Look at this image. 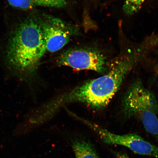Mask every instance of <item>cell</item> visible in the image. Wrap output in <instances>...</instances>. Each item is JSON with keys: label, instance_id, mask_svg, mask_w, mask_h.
I'll use <instances>...</instances> for the list:
<instances>
[{"label": "cell", "instance_id": "cell-8", "mask_svg": "<svg viewBox=\"0 0 158 158\" xmlns=\"http://www.w3.org/2000/svg\"><path fill=\"white\" fill-rule=\"evenodd\" d=\"M145 0H126L123 6L124 13L128 15H133L141 8Z\"/></svg>", "mask_w": 158, "mask_h": 158}, {"label": "cell", "instance_id": "cell-11", "mask_svg": "<svg viewBox=\"0 0 158 158\" xmlns=\"http://www.w3.org/2000/svg\"><path fill=\"white\" fill-rule=\"evenodd\" d=\"M116 158H129L125 153H120L119 152H114Z\"/></svg>", "mask_w": 158, "mask_h": 158}, {"label": "cell", "instance_id": "cell-1", "mask_svg": "<svg viewBox=\"0 0 158 158\" xmlns=\"http://www.w3.org/2000/svg\"><path fill=\"white\" fill-rule=\"evenodd\" d=\"M135 57L134 54L129 55L120 60L107 73L77 86L41 106L37 110L39 119L44 123L61 107L71 102H82L98 109L105 107L131 70Z\"/></svg>", "mask_w": 158, "mask_h": 158}, {"label": "cell", "instance_id": "cell-7", "mask_svg": "<svg viewBox=\"0 0 158 158\" xmlns=\"http://www.w3.org/2000/svg\"><path fill=\"white\" fill-rule=\"evenodd\" d=\"M72 147L76 158H100L91 144L82 139L73 142Z\"/></svg>", "mask_w": 158, "mask_h": 158}, {"label": "cell", "instance_id": "cell-3", "mask_svg": "<svg viewBox=\"0 0 158 158\" xmlns=\"http://www.w3.org/2000/svg\"><path fill=\"white\" fill-rule=\"evenodd\" d=\"M122 103L126 115L139 120L146 131L158 139V104L154 95L141 82H135L124 95Z\"/></svg>", "mask_w": 158, "mask_h": 158}, {"label": "cell", "instance_id": "cell-2", "mask_svg": "<svg viewBox=\"0 0 158 158\" xmlns=\"http://www.w3.org/2000/svg\"><path fill=\"white\" fill-rule=\"evenodd\" d=\"M46 51L38 21L32 18L25 20L16 27L8 43L5 62L10 74L31 88Z\"/></svg>", "mask_w": 158, "mask_h": 158}, {"label": "cell", "instance_id": "cell-10", "mask_svg": "<svg viewBox=\"0 0 158 158\" xmlns=\"http://www.w3.org/2000/svg\"><path fill=\"white\" fill-rule=\"evenodd\" d=\"M9 4L16 8L27 10L35 7L31 0H7Z\"/></svg>", "mask_w": 158, "mask_h": 158}, {"label": "cell", "instance_id": "cell-4", "mask_svg": "<svg viewBox=\"0 0 158 158\" xmlns=\"http://www.w3.org/2000/svg\"><path fill=\"white\" fill-rule=\"evenodd\" d=\"M77 118L78 119L94 130L105 143L123 146L129 148L134 153L158 158V147L146 141L137 134L118 135L112 133L91 122L79 117Z\"/></svg>", "mask_w": 158, "mask_h": 158}, {"label": "cell", "instance_id": "cell-6", "mask_svg": "<svg viewBox=\"0 0 158 158\" xmlns=\"http://www.w3.org/2000/svg\"><path fill=\"white\" fill-rule=\"evenodd\" d=\"M106 60L104 55L98 51L76 48L68 49L62 52L57 58L56 62L60 66L103 73L106 70Z\"/></svg>", "mask_w": 158, "mask_h": 158}, {"label": "cell", "instance_id": "cell-5", "mask_svg": "<svg viewBox=\"0 0 158 158\" xmlns=\"http://www.w3.org/2000/svg\"><path fill=\"white\" fill-rule=\"evenodd\" d=\"M38 21L42 31L47 51L60 50L70 41L77 29L60 19L45 15Z\"/></svg>", "mask_w": 158, "mask_h": 158}, {"label": "cell", "instance_id": "cell-9", "mask_svg": "<svg viewBox=\"0 0 158 158\" xmlns=\"http://www.w3.org/2000/svg\"><path fill=\"white\" fill-rule=\"evenodd\" d=\"M35 6L49 7L62 8L66 5V0H31Z\"/></svg>", "mask_w": 158, "mask_h": 158}]
</instances>
